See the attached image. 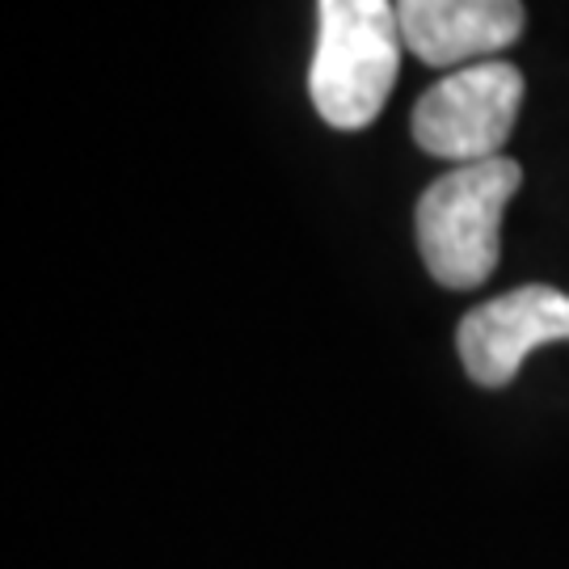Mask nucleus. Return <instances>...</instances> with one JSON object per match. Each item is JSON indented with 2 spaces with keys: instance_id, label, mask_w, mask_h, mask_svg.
I'll use <instances>...</instances> for the list:
<instances>
[{
  "instance_id": "7ed1b4c3",
  "label": "nucleus",
  "mask_w": 569,
  "mask_h": 569,
  "mask_svg": "<svg viewBox=\"0 0 569 569\" xmlns=\"http://www.w3.org/2000/svg\"><path fill=\"white\" fill-rule=\"evenodd\" d=\"M523 106V72L507 60L456 68L413 106V140L430 157L477 164L502 152Z\"/></svg>"
},
{
  "instance_id": "39448f33",
  "label": "nucleus",
  "mask_w": 569,
  "mask_h": 569,
  "mask_svg": "<svg viewBox=\"0 0 569 569\" xmlns=\"http://www.w3.org/2000/svg\"><path fill=\"white\" fill-rule=\"evenodd\" d=\"M406 51L427 68H468L523 34V0H397ZM481 63V60H477Z\"/></svg>"
},
{
  "instance_id": "f257e3e1",
  "label": "nucleus",
  "mask_w": 569,
  "mask_h": 569,
  "mask_svg": "<svg viewBox=\"0 0 569 569\" xmlns=\"http://www.w3.org/2000/svg\"><path fill=\"white\" fill-rule=\"evenodd\" d=\"M321 30L308 68L317 114L338 131H363L385 110L401 68L397 0H317Z\"/></svg>"
},
{
  "instance_id": "20e7f679",
  "label": "nucleus",
  "mask_w": 569,
  "mask_h": 569,
  "mask_svg": "<svg viewBox=\"0 0 569 569\" xmlns=\"http://www.w3.org/2000/svg\"><path fill=\"white\" fill-rule=\"evenodd\" d=\"M545 342H569V296L545 283L515 287L460 321V359L481 388H507Z\"/></svg>"
},
{
  "instance_id": "f03ea898",
  "label": "nucleus",
  "mask_w": 569,
  "mask_h": 569,
  "mask_svg": "<svg viewBox=\"0 0 569 569\" xmlns=\"http://www.w3.org/2000/svg\"><path fill=\"white\" fill-rule=\"evenodd\" d=\"M523 186V169L510 157L456 164L418 199V249L435 283L472 291L498 266L502 211Z\"/></svg>"
}]
</instances>
